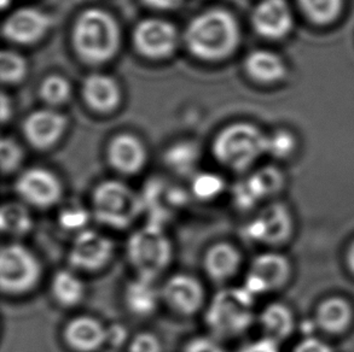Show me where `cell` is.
Masks as SVG:
<instances>
[{
	"mask_svg": "<svg viewBox=\"0 0 354 352\" xmlns=\"http://www.w3.org/2000/svg\"><path fill=\"white\" fill-rule=\"evenodd\" d=\"M185 41L197 57L207 61L221 59L234 52L239 45V24L224 10H209L187 26Z\"/></svg>",
	"mask_w": 354,
	"mask_h": 352,
	"instance_id": "6da1fadb",
	"label": "cell"
},
{
	"mask_svg": "<svg viewBox=\"0 0 354 352\" xmlns=\"http://www.w3.org/2000/svg\"><path fill=\"white\" fill-rule=\"evenodd\" d=\"M254 298L243 286L218 291L205 314L212 335L216 339H231L243 334L253 324Z\"/></svg>",
	"mask_w": 354,
	"mask_h": 352,
	"instance_id": "7a4b0ae2",
	"label": "cell"
},
{
	"mask_svg": "<svg viewBox=\"0 0 354 352\" xmlns=\"http://www.w3.org/2000/svg\"><path fill=\"white\" fill-rule=\"evenodd\" d=\"M92 216L109 228L124 231L145 213L143 197L121 181L106 180L92 193Z\"/></svg>",
	"mask_w": 354,
	"mask_h": 352,
	"instance_id": "3957f363",
	"label": "cell"
},
{
	"mask_svg": "<svg viewBox=\"0 0 354 352\" xmlns=\"http://www.w3.org/2000/svg\"><path fill=\"white\" fill-rule=\"evenodd\" d=\"M126 253L137 276L155 281L172 263L173 244L163 226L148 221L131 234Z\"/></svg>",
	"mask_w": 354,
	"mask_h": 352,
	"instance_id": "277c9868",
	"label": "cell"
},
{
	"mask_svg": "<svg viewBox=\"0 0 354 352\" xmlns=\"http://www.w3.org/2000/svg\"><path fill=\"white\" fill-rule=\"evenodd\" d=\"M73 38L82 59L103 63L111 59L119 48V27L106 11L90 9L77 19Z\"/></svg>",
	"mask_w": 354,
	"mask_h": 352,
	"instance_id": "5b68a950",
	"label": "cell"
},
{
	"mask_svg": "<svg viewBox=\"0 0 354 352\" xmlns=\"http://www.w3.org/2000/svg\"><path fill=\"white\" fill-rule=\"evenodd\" d=\"M268 137L249 124H231L214 141L216 159L235 172L248 169L261 155L266 153Z\"/></svg>",
	"mask_w": 354,
	"mask_h": 352,
	"instance_id": "8992f818",
	"label": "cell"
},
{
	"mask_svg": "<svg viewBox=\"0 0 354 352\" xmlns=\"http://www.w3.org/2000/svg\"><path fill=\"white\" fill-rule=\"evenodd\" d=\"M43 268L38 257L19 243L4 245L0 253V287L10 295H21L35 289Z\"/></svg>",
	"mask_w": 354,
	"mask_h": 352,
	"instance_id": "52a82bcc",
	"label": "cell"
},
{
	"mask_svg": "<svg viewBox=\"0 0 354 352\" xmlns=\"http://www.w3.org/2000/svg\"><path fill=\"white\" fill-rule=\"evenodd\" d=\"M292 276V266L286 256L277 253H263L254 258L244 280V289L257 297L281 290Z\"/></svg>",
	"mask_w": 354,
	"mask_h": 352,
	"instance_id": "ba28073f",
	"label": "cell"
},
{
	"mask_svg": "<svg viewBox=\"0 0 354 352\" xmlns=\"http://www.w3.org/2000/svg\"><path fill=\"white\" fill-rule=\"evenodd\" d=\"M114 248V242L104 234L95 229H84L73 240L68 262L77 271H101L111 262Z\"/></svg>",
	"mask_w": 354,
	"mask_h": 352,
	"instance_id": "9c48e42d",
	"label": "cell"
},
{
	"mask_svg": "<svg viewBox=\"0 0 354 352\" xmlns=\"http://www.w3.org/2000/svg\"><path fill=\"white\" fill-rule=\"evenodd\" d=\"M292 232V214L281 203L268 205L244 227V234L249 240L271 246L286 243Z\"/></svg>",
	"mask_w": 354,
	"mask_h": 352,
	"instance_id": "30bf717a",
	"label": "cell"
},
{
	"mask_svg": "<svg viewBox=\"0 0 354 352\" xmlns=\"http://www.w3.org/2000/svg\"><path fill=\"white\" fill-rule=\"evenodd\" d=\"M15 190L24 204L38 209L53 208L63 195L59 179L43 168H30L22 173L16 180Z\"/></svg>",
	"mask_w": 354,
	"mask_h": 352,
	"instance_id": "8fae6325",
	"label": "cell"
},
{
	"mask_svg": "<svg viewBox=\"0 0 354 352\" xmlns=\"http://www.w3.org/2000/svg\"><path fill=\"white\" fill-rule=\"evenodd\" d=\"M161 298L174 313L192 316L203 306L205 287L195 276L178 273L165 281L161 287Z\"/></svg>",
	"mask_w": 354,
	"mask_h": 352,
	"instance_id": "7c38bea8",
	"label": "cell"
},
{
	"mask_svg": "<svg viewBox=\"0 0 354 352\" xmlns=\"http://www.w3.org/2000/svg\"><path fill=\"white\" fill-rule=\"evenodd\" d=\"M133 38L139 52L151 58L166 57L177 46L176 28L162 19H144L134 30Z\"/></svg>",
	"mask_w": 354,
	"mask_h": 352,
	"instance_id": "4fadbf2b",
	"label": "cell"
},
{
	"mask_svg": "<svg viewBox=\"0 0 354 352\" xmlns=\"http://www.w3.org/2000/svg\"><path fill=\"white\" fill-rule=\"evenodd\" d=\"M53 24L51 16L34 8H24L10 14L3 26L5 38L19 43L37 41Z\"/></svg>",
	"mask_w": 354,
	"mask_h": 352,
	"instance_id": "5bb4252c",
	"label": "cell"
},
{
	"mask_svg": "<svg viewBox=\"0 0 354 352\" xmlns=\"http://www.w3.org/2000/svg\"><path fill=\"white\" fill-rule=\"evenodd\" d=\"M63 340L75 352H96L106 344V327L90 315L71 320L63 329Z\"/></svg>",
	"mask_w": 354,
	"mask_h": 352,
	"instance_id": "9a60e30c",
	"label": "cell"
},
{
	"mask_svg": "<svg viewBox=\"0 0 354 352\" xmlns=\"http://www.w3.org/2000/svg\"><path fill=\"white\" fill-rule=\"evenodd\" d=\"M144 209L150 214L149 221L163 226L176 211L182 209L187 197L182 188L166 186L155 180L147 187L143 195Z\"/></svg>",
	"mask_w": 354,
	"mask_h": 352,
	"instance_id": "2e32d148",
	"label": "cell"
},
{
	"mask_svg": "<svg viewBox=\"0 0 354 352\" xmlns=\"http://www.w3.org/2000/svg\"><path fill=\"white\" fill-rule=\"evenodd\" d=\"M253 24L265 38H283L292 30V11L286 0H263L254 10Z\"/></svg>",
	"mask_w": 354,
	"mask_h": 352,
	"instance_id": "e0dca14e",
	"label": "cell"
},
{
	"mask_svg": "<svg viewBox=\"0 0 354 352\" xmlns=\"http://www.w3.org/2000/svg\"><path fill=\"white\" fill-rule=\"evenodd\" d=\"M243 256L239 248L229 242H219L207 248L203 256V271L211 280L223 284L237 275Z\"/></svg>",
	"mask_w": 354,
	"mask_h": 352,
	"instance_id": "ac0fdd59",
	"label": "cell"
},
{
	"mask_svg": "<svg viewBox=\"0 0 354 352\" xmlns=\"http://www.w3.org/2000/svg\"><path fill=\"white\" fill-rule=\"evenodd\" d=\"M67 126V119L53 110H39L29 116L24 129L29 143L38 148H50Z\"/></svg>",
	"mask_w": 354,
	"mask_h": 352,
	"instance_id": "d6986e66",
	"label": "cell"
},
{
	"mask_svg": "<svg viewBox=\"0 0 354 352\" xmlns=\"http://www.w3.org/2000/svg\"><path fill=\"white\" fill-rule=\"evenodd\" d=\"M108 157L118 172L132 175L144 167L147 153L138 139L129 134H121L109 145Z\"/></svg>",
	"mask_w": 354,
	"mask_h": 352,
	"instance_id": "ffe728a7",
	"label": "cell"
},
{
	"mask_svg": "<svg viewBox=\"0 0 354 352\" xmlns=\"http://www.w3.org/2000/svg\"><path fill=\"white\" fill-rule=\"evenodd\" d=\"M155 281L137 276L129 281L124 291L126 309L137 317H149L158 310L161 298V289H158Z\"/></svg>",
	"mask_w": 354,
	"mask_h": 352,
	"instance_id": "44dd1931",
	"label": "cell"
},
{
	"mask_svg": "<svg viewBox=\"0 0 354 352\" xmlns=\"http://www.w3.org/2000/svg\"><path fill=\"white\" fill-rule=\"evenodd\" d=\"M353 308L348 300L342 297H329L318 305L316 321L318 327L326 333H345L353 321Z\"/></svg>",
	"mask_w": 354,
	"mask_h": 352,
	"instance_id": "7402d4cb",
	"label": "cell"
},
{
	"mask_svg": "<svg viewBox=\"0 0 354 352\" xmlns=\"http://www.w3.org/2000/svg\"><path fill=\"white\" fill-rule=\"evenodd\" d=\"M82 95L87 104L98 111H111L119 104L120 90L111 77L93 74L82 85Z\"/></svg>",
	"mask_w": 354,
	"mask_h": 352,
	"instance_id": "603a6c76",
	"label": "cell"
},
{
	"mask_svg": "<svg viewBox=\"0 0 354 352\" xmlns=\"http://www.w3.org/2000/svg\"><path fill=\"white\" fill-rule=\"evenodd\" d=\"M265 337L276 343L283 342L292 333L294 315L287 305L271 303L261 311L259 317Z\"/></svg>",
	"mask_w": 354,
	"mask_h": 352,
	"instance_id": "cb8c5ba5",
	"label": "cell"
},
{
	"mask_svg": "<svg viewBox=\"0 0 354 352\" xmlns=\"http://www.w3.org/2000/svg\"><path fill=\"white\" fill-rule=\"evenodd\" d=\"M245 69L255 80L268 84L279 81L286 75V66L282 58L265 50L249 53L245 59Z\"/></svg>",
	"mask_w": 354,
	"mask_h": 352,
	"instance_id": "d4e9b609",
	"label": "cell"
},
{
	"mask_svg": "<svg viewBox=\"0 0 354 352\" xmlns=\"http://www.w3.org/2000/svg\"><path fill=\"white\" fill-rule=\"evenodd\" d=\"M51 295L63 308L80 304L85 297V285L82 279L69 269L55 273L51 280Z\"/></svg>",
	"mask_w": 354,
	"mask_h": 352,
	"instance_id": "484cf974",
	"label": "cell"
},
{
	"mask_svg": "<svg viewBox=\"0 0 354 352\" xmlns=\"http://www.w3.org/2000/svg\"><path fill=\"white\" fill-rule=\"evenodd\" d=\"M33 228V217L27 204L8 202L0 209V229L14 238L24 237Z\"/></svg>",
	"mask_w": 354,
	"mask_h": 352,
	"instance_id": "4316f807",
	"label": "cell"
},
{
	"mask_svg": "<svg viewBox=\"0 0 354 352\" xmlns=\"http://www.w3.org/2000/svg\"><path fill=\"white\" fill-rule=\"evenodd\" d=\"M198 155L200 151L196 144L183 141L168 148L165 155V162L179 175H189L196 167Z\"/></svg>",
	"mask_w": 354,
	"mask_h": 352,
	"instance_id": "83f0119b",
	"label": "cell"
},
{
	"mask_svg": "<svg viewBox=\"0 0 354 352\" xmlns=\"http://www.w3.org/2000/svg\"><path fill=\"white\" fill-rule=\"evenodd\" d=\"M307 16L316 23H330L340 14L342 0H299Z\"/></svg>",
	"mask_w": 354,
	"mask_h": 352,
	"instance_id": "f1b7e54d",
	"label": "cell"
},
{
	"mask_svg": "<svg viewBox=\"0 0 354 352\" xmlns=\"http://www.w3.org/2000/svg\"><path fill=\"white\" fill-rule=\"evenodd\" d=\"M225 190V182L221 176L213 173H200L192 182V192L200 200H213Z\"/></svg>",
	"mask_w": 354,
	"mask_h": 352,
	"instance_id": "f546056e",
	"label": "cell"
},
{
	"mask_svg": "<svg viewBox=\"0 0 354 352\" xmlns=\"http://www.w3.org/2000/svg\"><path fill=\"white\" fill-rule=\"evenodd\" d=\"M92 213L80 204L66 205L57 215L58 226L68 232L79 233L87 228Z\"/></svg>",
	"mask_w": 354,
	"mask_h": 352,
	"instance_id": "4dcf8cb0",
	"label": "cell"
},
{
	"mask_svg": "<svg viewBox=\"0 0 354 352\" xmlns=\"http://www.w3.org/2000/svg\"><path fill=\"white\" fill-rule=\"evenodd\" d=\"M27 66L19 53L3 51L0 56V77L4 82L14 84L24 79Z\"/></svg>",
	"mask_w": 354,
	"mask_h": 352,
	"instance_id": "1f68e13d",
	"label": "cell"
},
{
	"mask_svg": "<svg viewBox=\"0 0 354 352\" xmlns=\"http://www.w3.org/2000/svg\"><path fill=\"white\" fill-rule=\"evenodd\" d=\"M40 95L48 104H62L71 95L69 82L64 77L57 75L48 77L41 85Z\"/></svg>",
	"mask_w": 354,
	"mask_h": 352,
	"instance_id": "d6a6232c",
	"label": "cell"
},
{
	"mask_svg": "<svg viewBox=\"0 0 354 352\" xmlns=\"http://www.w3.org/2000/svg\"><path fill=\"white\" fill-rule=\"evenodd\" d=\"M295 148V139L292 133L287 130H279L268 137V146L266 153L272 155L274 157L284 158L292 153Z\"/></svg>",
	"mask_w": 354,
	"mask_h": 352,
	"instance_id": "836d02e7",
	"label": "cell"
},
{
	"mask_svg": "<svg viewBox=\"0 0 354 352\" xmlns=\"http://www.w3.org/2000/svg\"><path fill=\"white\" fill-rule=\"evenodd\" d=\"M0 161H1V170L4 174L14 172L19 167L22 161V150L15 140L4 138L0 145Z\"/></svg>",
	"mask_w": 354,
	"mask_h": 352,
	"instance_id": "e575fe53",
	"label": "cell"
},
{
	"mask_svg": "<svg viewBox=\"0 0 354 352\" xmlns=\"http://www.w3.org/2000/svg\"><path fill=\"white\" fill-rule=\"evenodd\" d=\"M129 352H162V344L155 334L142 332L129 342Z\"/></svg>",
	"mask_w": 354,
	"mask_h": 352,
	"instance_id": "d590c367",
	"label": "cell"
},
{
	"mask_svg": "<svg viewBox=\"0 0 354 352\" xmlns=\"http://www.w3.org/2000/svg\"><path fill=\"white\" fill-rule=\"evenodd\" d=\"M183 352H225L216 338L211 337H197L185 345Z\"/></svg>",
	"mask_w": 354,
	"mask_h": 352,
	"instance_id": "8d00e7d4",
	"label": "cell"
},
{
	"mask_svg": "<svg viewBox=\"0 0 354 352\" xmlns=\"http://www.w3.org/2000/svg\"><path fill=\"white\" fill-rule=\"evenodd\" d=\"M129 338V331L124 324H113L106 326V345L111 348H121Z\"/></svg>",
	"mask_w": 354,
	"mask_h": 352,
	"instance_id": "74e56055",
	"label": "cell"
},
{
	"mask_svg": "<svg viewBox=\"0 0 354 352\" xmlns=\"http://www.w3.org/2000/svg\"><path fill=\"white\" fill-rule=\"evenodd\" d=\"M292 352H334V350L322 339L308 337L297 344Z\"/></svg>",
	"mask_w": 354,
	"mask_h": 352,
	"instance_id": "f35d334b",
	"label": "cell"
},
{
	"mask_svg": "<svg viewBox=\"0 0 354 352\" xmlns=\"http://www.w3.org/2000/svg\"><path fill=\"white\" fill-rule=\"evenodd\" d=\"M239 352H279V350L278 343L265 337L253 343L247 344Z\"/></svg>",
	"mask_w": 354,
	"mask_h": 352,
	"instance_id": "ab89813d",
	"label": "cell"
},
{
	"mask_svg": "<svg viewBox=\"0 0 354 352\" xmlns=\"http://www.w3.org/2000/svg\"><path fill=\"white\" fill-rule=\"evenodd\" d=\"M147 4L156 9H172L182 3V0H144Z\"/></svg>",
	"mask_w": 354,
	"mask_h": 352,
	"instance_id": "60d3db41",
	"label": "cell"
},
{
	"mask_svg": "<svg viewBox=\"0 0 354 352\" xmlns=\"http://www.w3.org/2000/svg\"><path fill=\"white\" fill-rule=\"evenodd\" d=\"M10 115H11V105H10L6 95H1V119H3V122L9 119Z\"/></svg>",
	"mask_w": 354,
	"mask_h": 352,
	"instance_id": "b9f144b4",
	"label": "cell"
},
{
	"mask_svg": "<svg viewBox=\"0 0 354 352\" xmlns=\"http://www.w3.org/2000/svg\"><path fill=\"white\" fill-rule=\"evenodd\" d=\"M347 266L354 274V242L351 244L350 248L347 251Z\"/></svg>",
	"mask_w": 354,
	"mask_h": 352,
	"instance_id": "7bdbcfd3",
	"label": "cell"
},
{
	"mask_svg": "<svg viewBox=\"0 0 354 352\" xmlns=\"http://www.w3.org/2000/svg\"><path fill=\"white\" fill-rule=\"evenodd\" d=\"M11 0H1V5H3V8H6V5L9 4Z\"/></svg>",
	"mask_w": 354,
	"mask_h": 352,
	"instance_id": "ee69618b",
	"label": "cell"
}]
</instances>
